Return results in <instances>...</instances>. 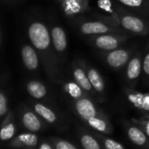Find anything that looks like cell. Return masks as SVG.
I'll return each instance as SVG.
<instances>
[{"label":"cell","instance_id":"6da1fadb","mask_svg":"<svg viewBox=\"0 0 149 149\" xmlns=\"http://www.w3.org/2000/svg\"><path fill=\"white\" fill-rule=\"evenodd\" d=\"M27 34L31 44L37 50L44 69L51 81L58 85L64 74L61 72L60 62L52 47L51 31L41 21L33 20L27 27Z\"/></svg>","mask_w":149,"mask_h":149},{"label":"cell","instance_id":"7a4b0ae2","mask_svg":"<svg viewBox=\"0 0 149 149\" xmlns=\"http://www.w3.org/2000/svg\"><path fill=\"white\" fill-rule=\"evenodd\" d=\"M97 4L107 13L108 19L126 33L140 36L149 34V17L127 10L114 0H98Z\"/></svg>","mask_w":149,"mask_h":149},{"label":"cell","instance_id":"3957f363","mask_svg":"<svg viewBox=\"0 0 149 149\" xmlns=\"http://www.w3.org/2000/svg\"><path fill=\"white\" fill-rule=\"evenodd\" d=\"M72 111L89 128L110 135L113 132V126L106 113L98 107L97 101L89 96L70 101Z\"/></svg>","mask_w":149,"mask_h":149},{"label":"cell","instance_id":"277c9868","mask_svg":"<svg viewBox=\"0 0 149 149\" xmlns=\"http://www.w3.org/2000/svg\"><path fill=\"white\" fill-rule=\"evenodd\" d=\"M73 24L78 31L85 36L90 37L105 33H126L123 30L114 25L106 15L98 16L96 18L84 19L79 17L73 20Z\"/></svg>","mask_w":149,"mask_h":149},{"label":"cell","instance_id":"5b68a950","mask_svg":"<svg viewBox=\"0 0 149 149\" xmlns=\"http://www.w3.org/2000/svg\"><path fill=\"white\" fill-rule=\"evenodd\" d=\"M131 36L132 35L128 33H105L86 38L87 42L93 47L103 52L122 46Z\"/></svg>","mask_w":149,"mask_h":149},{"label":"cell","instance_id":"8992f818","mask_svg":"<svg viewBox=\"0 0 149 149\" xmlns=\"http://www.w3.org/2000/svg\"><path fill=\"white\" fill-rule=\"evenodd\" d=\"M30 104L32 109L48 124V126H52L56 127V129L61 131L67 127L68 122L56 107L47 105L43 101L35 100L30 101Z\"/></svg>","mask_w":149,"mask_h":149},{"label":"cell","instance_id":"52a82bcc","mask_svg":"<svg viewBox=\"0 0 149 149\" xmlns=\"http://www.w3.org/2000/svg\"><path fill=\"white\" fill-rule=\"evenodd\" d=\"M18 120L21 127L32 133H38L45 131L48 124L32 109L25 104H21L17 109Z\"/></svg>","mask_w":149,"mask_h":149},{"label":"cell","instance_id":"ba28073f","mask_svg":"<svg viewBox=\"0 0 149 149\" xmlns=\"http://www.w3.org/2000/svg\"><path fill=\"white\" fill-rule=\"evenodd\" d=\"M70 75L72 78L79 84V86L86 93V94L99 102V98L98 95L93 89L90 79L88 78L86 69L85 66V61L82 59H75L72 61V63L70 65Z\"/></svg>","mask_w":149,"mask_h":149},{"label":"cell","instance_id":"9c48e42d","mask_svg":"<svg viewBox=\"0 0 149 149\" xmlns=\"http://www.w3.org/2000/svg\"><path fill=\"white\" fill-rule=\"evenodd\" d=\"M134 52V48L120 46L109 52H101L100 57L110 68L120 70L127 65Z\"/></svg>","mask_w":149,"mask_h":149},{"label":"cell","instance_id":"30bf717a","mask_svg":"<svg viewBox=\"0 0 149 149\" xmlns=\"http://www.w3.org/2000/svg\"><path fill=\"white\" fill-rule=\"evenodd\" d=\"M143 56L144 55L142 52H135L126 65L124 79L128 87L134 88L137 85L141 76L142 75Z\"/></svg>","mask_w":149,"mask_h":149},{"label":"cell","instance_id":"8fae6325","mask_svg":"<svg viewBox=\"0 0 149 149\" xmlns=\"http://www.w3.org/2000/svg\"><path fill=\"white\" fill-rule=\"evenodd\" d=\"M50 31L53 50L56 53L58 61L62 63L65 61L67 54L68 41L66 33L64 28L57 24H54L51 26Z\"/></svg>","mask_w":149,"mask_h":149},{"label":"cell","instance_id":"7c38bea8","mask_svg":"<svg viewBox=\"0 0 149 149\" xmlns=\"http://www.w3.org/2000/svg\"><path fill=\"white\" fill-rule=\"evenodd\" d=\"M127 101L141 114H149V93H141L131 87L123 88Z\"/></svg>","mask_w":149,"mask_h":149},{"label":"cell","instance_id":"4fadbf2b","mask_svg":"<svg viewBox=\"0 0 149 149\" xmlns=\"http://www.w3.org/2000/svg\"><path fill=\"white\" fill-rule=\"evenodd\" d=\"M123 127L128 140L135 146L149 148V136L136 124L130 121H123Z\"/></svg>","mask_w":149,"mask_h":149},{"label":"cell","instance_id":"5bb4252c","mask_svg":"<svg viewBox=\"0 0 149 149\" xmlns=\"http://www.w3.org/2000/svg\"><path fill=\"white\" fill-rule=\"evenodd\" d=\"M67 17H77L90 10L89 0H57Z\"/></svg>","mask_w":149,"mask_h":149},{"label":"cell","instance_id":"9a60e30c","mask_svg":"<svg viewBox=\"0 0 149 149\" xmlns=\"http://www.w3.org/2000/svg\"><path fill=\"white\" fill-rule=\"evenodd\" d=\"M85 66H86L90 82L98 95L99 102L106 101L107 88H106V83L102 75L100 74L99 70H97L94 66H93L92 65H90L89 63L86 61H85Z\"/></svg>","mask_w":149,"mask_h":149},{"label":"cell","instance_id":"2e32d148","mask_svg":"<svg viewBox=\"0 0 149 149\" xmlns=\"http://www.w3.org/2000/svg\"><path fill=\"white\" fill-rule=\"evenodd\" d=\"M58 86L69 102L79 100L85 96H88L86 93L79 86V84L72 78L71 75L70 77L63 76L62 79L58 83Z\"/></svg>","mask_w":149,"mask_h":149},{"label":"cell","instance_id":"e0dca14e","mask_svg":"<svg viewBox=\"0 0 149 149\" xmlns=\"http://www.w3.org/2000/svg\"><path fill=\"white\" fill-rule=\"evenodd\" d=\"M20 54L24 68L29 72H37L41 59L34 46L31 44H24L21 46Z\"/></svg>","mask_w":149,"mask_h":149},{"label":"cell","instance_id":"ac0fdd59","mask_svg":"<svg viewBox=\"0 0 149 149\" xmlns=\"http://www.w3.org/2000/svg\"><path fill=\"white\" fill-rule=\"evenodd\" d=\"M38 143L39 138L36 134V133L27 131L25 133L19 134L18 135L11 139L7 147L10 148L34 149L38 148Z\"/></svg>","mask_w":149,"mask_h":149},{"label":"cell","instance_id":"d6986e66","mask_svg":"<svg viewBox=\"0 0 149 149\" xmlns=\"http://www.w3.org/2000/svg\"><path fill=\"white\" fill-rule=\"evenodd\" d=\"M25 91L28 93L29 96L31 97V99L35 100H50L51 98V92L47 86L37 79H31L28 80L25 83L24 86Z\"/></svg>","mask_w":149,"mask_h":149},{"label":"cell","instance_id":"ffe728a7","mask_svg":"<svg viewBox=\"0 0 149 149\" xmlns=\"http://www.w3.org/2000/svg\"><path fill=\"white\" fill-rule=\"evenodd\" d=\"M123 8L139 16L149 17V0H114Z\"/></svg>","mask_w":149,"mask_h":149},{"label":"cell","instance_id":"44dd1931","mask_svg":"<svg viewBox=\"0 0 149 149\" xmlns=\"http://www.w3.org/2000/svg\"><path fill=\"white\" fill-rule=\"evenodd\" d=\"M17 132V124L15 120V114L12 110L7 113L4 119L2 120L0 139L2 141H7L15 137Z\"/></svg>","mask_w":149,"mask_h":149},{"label":"cell","instance_id":"7402d4cb","mask_svg":"<svg viewBox=\"0 0 149 149\" xmlns=\"http://www.w3.org/2000/svg\"><path fill=\"white\" fill-rule=\"evenodd\" d=\"M79 146L85 149H102L103 147L100 144L98 138L90 131H86L82 127L79 128L77 133Z\"/></svg>","mask_w":149,"mask_h":149},{"label":"cell","instance_id":"603a6c76","mask_svg":"<svg viewBox=\"0 0 149 149\" xmlns=\"http://www.w3.org/2000/svg\"><path fill=\"white\" fill-rule=\"evenodd\" d=\"M91 132L98 138V140L100 141V144L102 145L103 148L106 149H124L125 146L123 144H121L120 142L114 141L111 138H109L108 136H106L107 134H102L100 132H98L96 130L91 129Z\"/></svg>","mask_w":149,"mask_h":149},{"label":"cell","instance_id":"cb8c5ba5","mask_svg":"<svg viewBox=\"0 0 149 149\" xmlns=\"http://www.w3.org/2000/svg\"><path fill=\"white\" fill-rule=\"evenodd\" d=\"M48 139L52 144L54 149H79L81 148L78 144L65 139H60L58 137H50Z\"/></svg>","mask_w":149,"mask_h":149},{"label":"cell","instance_id":"d4e9b609","mask_svg":"<svg viewBox=\"0 0 149 149\" xmlns=\"http://www.w3.org/2000/svg\"><path fill=\"white\" fill-rule=\"evenodd\" d=\"M9 107V97L7 91L4 90L3 87H2L0 91V118L3 120L4 117L7 115V113L10 112Z\"/></svg>","mask_w":149,"mask_h":149},{"label":"cell","instance_id":"484cf974","mask_svg":"<svg viewBox=\"0 0 149 149\" xmlns=\"http://www.w3.org/2000/svg\"><path fill=\"white\" fill-rule=\"evenodd\" d=\"M131 121L140 127L149 136V116L141 114V116H140L139 118L131 119Z\"/></svg>","mask_w":149,"mask_h":149},{"label":"cell","instance_id":"4316f807","mask_svg":"<svg viewBox=\"0 0 149 149\" xmlns=\"http://www.w3.org/2000/svg\"><path fill=\"white\" fill-rule=\"evenodd\" d=\"M142 76L144 85L149 86V50L146 52V53L143 56Z\"/></svg>","mask_w":149,"mask_h":149},{"label":"cell","instance_id":"83f0119b","mask_svg":"<svg viewBox=\"0 0 149 149\" xmlns=\"http://www.w3.org/2000/svg\"><path fill=\"white\" fill-rule=\"evenodd\" d=\"M37 149H54V148L51 143V141H49V139L46 138V139H41Z\"/></svg>","mask_w":149,"mask_h":149},{"label":"cell","instance_id":"f1b7e54d","mask_svg":"<svg viewBox=\"0 0 149 149\" xmlns=\"http://www.w3.org/2000/svg\"><path fill=\"white\" fill-rule=\"evenodd\" d=\"M3 1H6L7 2V1H12V0H3Z\"/></svg>","mask_w":149,"mask_h":149},{"label":"cell","instance_id":"f546056e","mask_svg":"<svg viewBox=\"0 0 149 149\" xmlns=\"http://www.w3.org/2000/svg\"><path fill=\"white\" fill-rule=\"evenodd\" d=\"M142 115H143V114H142ZM147 115H148V116H149V114H147Z\"/></svg>","mask_w":149,"mask_h":149}]
</instances>
